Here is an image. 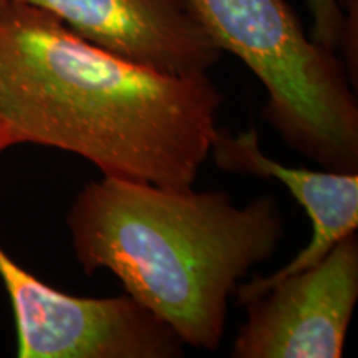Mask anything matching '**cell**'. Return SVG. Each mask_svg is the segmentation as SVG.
I'll return each instance as SVG.
<instances>
[{"mask_svg":"<svg viewBox=\"0 0 358 358\" xmlns=\"http://www.w3.org/2000/svg\"><path fill=\"white\" fill-rule=\"evenodd\" d=\"M209 75L161 73L42 8L0 0V113L12 146L82 156L106 178L192 187L219 134Z\"/></svg>","mask_w":358,"mask_h":358,"instance_id":"1","label":"cell"},{"mask_svg":"<svg viewBox=\"0 0 358 358\" xmlns=\"http://www.w3.org/2000/svg\"><path fill=\"white\" fill-rule=\"evenodd\" d=\"M85 274L106 268L185 345L214 352L239 282L275 254L285 222L275 196L236 206L226 191L106 178L66 214Z\"/></svg>","mask_w":358,"mask_h":358,"instance_id":"2","label":"cell"},{"mask_svg":"<svg viewBox=\"0 0 358 358\" xmlns=\"http://www.w3.org/2000/svg\"><path fill=\"white\" fill-rule=\"evenodd\" d=\"M222 52L267 92L264 118L292 150L332 171L358 169V101L345 64L303 32L285 0H189Z\"/></svg>","mask_w":358,"mask_h":358,"instance_id":"3","label":"cell"},{"mask_svg":"<svg viewBox=\"0 0 358 358\" xmlns=\"http://www.w3.org/2000/svg\"><path fill=\"white\" fill-rule=\"evenodd\" d=\"M19 358H176L185 343L166 322L124 292L75 297L19 266L0 245Z\"/></svg>","mask_w":358,"mask_h":358,"instance_id":"4","label":"cell"},{"mask_svg":"<svg viewBox=\"0 0 358 358\" xmlns=\"http://www.w3.org/2000/svg\"><path fill=\"white\" fill-rule=\"evenodd\" d=\"M358 301V237L352 232L308 268L248 303L234 358H340Z\"/></svg>","mask_w":358,"mask_h":358,"instance_id":"5","label":"cell"},{"mask_svg":"<svg viewBox=\"0 0 358 358\" xmlns=\"http://www.w3.org/2000/svg\"><path fill=\"white\" fill-rule=\"evenodd\" d=\"M47 10L80 37L176 77L208 75L222 50L189 0H12Z\"/></svg>","mask_w":358,"mask_h":358,"instance_id":"6","label":"cell"},{"mask_svg":"<svg viewBox=\"0 0 358 358\" xmlns=\"http://www.w3.org/2000/svg\"><path fill=\"white\" fill-rule=\"evenodd\" d=\"M211 155L217 168L232 173L275 179L284 185L292 198L306 209L312 222L308 244L289 264L271 275L254 277L239 284L234 290L237 303L244 306L266 292L272 284L284 277L297 274L324 259L335 244L358 227V174L357 171H313L290 168L268 158L262 151L256 128L231 134L219 129Z\"/></svg>","mask_w":358,"mask_h":358,"instance_id":"7","label":"cell"},{"mask_svg":"<svg viewBox=\"0 0 358 358\" xmlns=\"http://www.w3.org/2000/svg\"><path fill=\"white\" fill-rule=\"evenodd\" d=\"M313 25L312 38L338 53L343 34V12L338 0H307Z\"/></svg>","mask_w":358,"mask_h":358,"instance_id":"8","label":"cell"},{"mask_svg":"<svg viewBox=\"0 0 358 358\" xmlns=\"http://www.w3.org/2000/svg\"><path fill=\"white\" fill-rule=\"evenodd\" d=\"M8 148H12V141H10V136H8L6 122H3V118H2V113H0V155H2L6 150H8Z\"/></svg>","mask_w":358,"mask_h":358,"instance_id":"9","label":"cell"}]
</instances>
